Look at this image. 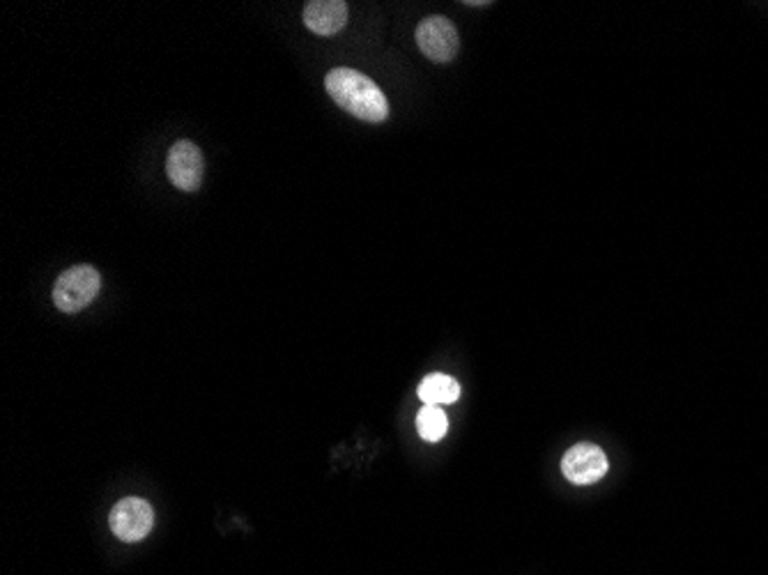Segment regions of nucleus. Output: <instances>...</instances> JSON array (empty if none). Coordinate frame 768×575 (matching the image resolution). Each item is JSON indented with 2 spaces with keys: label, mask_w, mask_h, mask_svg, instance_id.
Instances as JSON below:
<instances>
[{
  "label": "nucleus",
  "mask_w": 768,
  "mask_h": 575,
  "mask_svg": "<svg viewBox=\"0 0 768 575\" xmlns=\"http://www.w3.org/2000/svg\"><path fill=\"white\" fill-rule=\"evenodd\" d=\"M325 88L343 111L364 122H384L390 118V101L371 76L337 67L325 76Z\"/></svg>",
  "instance_id": "nucleus-1"
},
{
  "label": "nucleus",
  "mask_w": 768,
  "mask_h": 575,
  "mask_svg": "<svg viewBox=\"0 0 768 575\" xmlns=\"http://www.w3.org/2000/svg\"><path fill=\"white\" fill-rule=\"evenodd\" d=\"M101 276L92 265H76L63 272L54 285V302L65 313H79L99 295Z\"/></svg>",
  "instance_id": "nucleus-2"
},
{
  "label": "nucleus",
  "mask_w": 768,
  "mask_h": 575,
  "mask_svg": "<svg viewBox=\"0 0 768 575\" xmlns=\"http://www.w3.org/2000/svg\"><path fill=\"white\" fill-rule=\"evenodd\" d=\"M417 44L421 54L432 63L453 61L460 48L456 25L440 14L428 17L417 25Z\"/></svg>",
  "instance_id": "nucleus-3"
},
{
  "label": "nucleus",
  "mask_w": 768,
  "mask_h": 575,
  "mask_svg": "<svg viewBox=\"0 0 768 575\" xmlns=\"http://www.w3.org/2000/svg\"><path fill=\"white\" fill-rule=\"evenodd\" d=\"M109 525L120 541L136 543L143 541L155 525V511L141 498H124L113 507Z\"/></svg>",
  "instance_id": "nucleus-4"
},
{
  "label": "nucleus",
  "mask_w": 768,
  "mask_h": 575,
  "mask_svg": "<svg viewBox=\"0 0 768 575\" xmlns=\"http://www.w3.org/2000/svg\"><path fill=\"white\" fill-rule=\"evenodd\" d=\"M561 473L575 486H592L607 475V456L596 444L580 442L561 458Z\"/></svg>",
  "instance_id": "nucleus-5"
},
{
  "label": "nucleus",
  "mask_w": 768,
  "mask_h": 575,
  "mask_svg": "<svg viewBox=\"0 0 768 575\" xmlns=\"http://www.w3.org/2000/svg\"><path fill=\"white\" fill-rule=\"evenodd\" d=\"M202 152L194 141H177L166 160V173L180 192H196L202 182Z\"/></svg>",
  "instance_id": "nucleus-6"
},
{
  "label": "nucleus",
  "mask_w": 768,
  "mask_h": 575,
  "mask_svg": "<svg viewBox=\"0 0 768 575\" xmlns=\"http://www.w3.org/2000/svg\"><path fill=\"white\" fill-rule=\"evenodd\" d=\"M304 23L316 35H337L348 23V3L343 0H311L304 6Z\"/></svg>",
  "instance_id": "nucleus-7"
},
{
  "label": "nucleus",
  "mask_w": 768,
  "mask_h": 575,
  "mask_svg": "<svg viewBox=\"0 0 768 575\" xmlns=\"http://www.w3.org/2000/svg\"><path fill=\"white\" fill-rule=\"evenodd\" d=\"M417 394L426 405H447L460 399V384L451 376L430 373L421 380Z\"/></svg>",
  "instance_id": "nucleus-8"
},
{
  "label": "nucleus",
  "mask_w": 768,
  "mask_h": 575,
  "mask_svg": "<svg viewBox=\"0 0 768 575\" xmlns=\"http://www.w3.org/2000/svg\"><path fill=\"white\" fill-rule=\"evenodd\" d=\"M417 431L426 442H440L449 431V420L440 405H424L417 414Z\"/></svg>",
  "instance_id": "nucleus-9"
}]
</instances>
